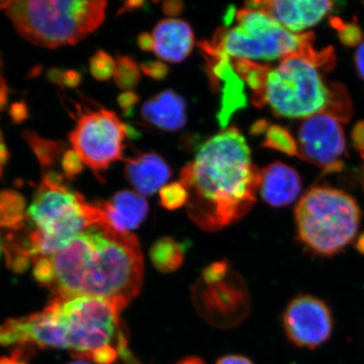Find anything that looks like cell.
<instances>
[{"mask_svg":"<svg viewBox=\"0 0 364 364\" xmlns=\"http://www.w3.org/2000/svg\"><path fill=\"white\" fill-rule=\"evenodd\" d=\"M33 274L54 296H86L121 310L140 291L143 256L133 234L105 221L72 237L50 255L33 261Z\"/></svg>","mask_w":364,"mask_h":364,"instance_id":"obj_1","label":"cell"},{"mask_svg":"<svg viewBox=\"0 0 364 364\" xmlns=\"http://www.w3.org/2000/svg\"><path fill=\"white\" fill-rule=\"evenodd\" d=\"M121 311L92 296H54L42 312L0 324V346L65 349L77 359L112 364L130 351Z\"/></svg>","mask_w":364,"mask_h":364,"instance_id":"obj_2","label":"cell"},{"mask_svg":"<svg viewBox=\"0 0 364 364\" xmlns=\"http://www.w3.org/2000/svg\"><path fill=\"white\" fill-rule=\"evenodd\" d=\"M260 177L240 131L235 127L222 131L205 141L181 170L189 217L207 231L238 221L255 203Z\"/></svg>","mask_w":364,"mask_h":364,"instance_id":"obj_3","label":"cell"},{"mask_svg":"<svg viewBox=\"0 0 364 364\" xmlns=\"http://www.w3.org/2000/svg\"><path fill=\"white\" fill-rule=\"evenodd\" d=\"M36 229L25 238L9 237L4 244L7 265L23 272L33 261L58 250L72 237L105 221L100 205L86 203L64 186L63 177L50 172L28 208Z\"/></svg>","mask_w":364,"mask_h":364,"instance_id":"obj_4","label":"cell"},{"mask_svg":"<svg viewBox=\"0 0 364 364\" xmlns=\"http://www.w3.org/2000/svg\"><path fill=\"white\" fill-rule=\"evenodd\" d=\"M317 53L313 50L291 55L275 67H268L264 85L252 102L267 105L277 116L303 119L321 112L339 117L340 97L326 82Z\"/></svg>","mask_w":364,"mask_h":364,"instance_id":"obj_5","label":"cell"},{"mask_svg":"<svg viewBox=\"0 0 364 364\" xmlns=\"http://www.w3.org/2000/svg\"><path fill=\"white\" fill-rule=\"evenodd\" d=\"M107 6L102 0L11 1L6 14L26 40L54 49L76 44L95 32L105 21Z\"/></svg>","mask_w":364,"mask_h":364,"instance_id":"obj_6","label":"cell"},{"mask_svg":"<svg viewBox=\"0 0 364 364\" xmlns=\"http://www.w3.org/2000/svg\"><path fill=\"white\" fill-rule=\"evenodd\" d=\"M360 218L358 203L343 191L310 189L296 208L299 241L316 255L330 257L354 240Z\"/></svg>","mask_w":364,"mask_h":364,"instance_id":"obj_7","label":"cell"},{"mask_svg":"<svg viewBox=\"0 0 364 364\" xmlns=\"http://www.w3.org/2000/svg\"><path fill=\"white\" fill-rule=\"evenodd\" d=\"M234 18L237 26L219 28L213 39L207 41L210 47L230 58L255 63L282 61L312 50L308 35L289 32L262 9L245 7L237 11Z\"/></svg>","mask_w":364,"mask_h":364,"instance_id":"obj_8","label":"cell"},{"mask_svg":"<svg viewBox=\"0 0 364 364\" xmlns=\"http://www.w3.org/2000/svg\"><path fill=\"white\" fill-rule=\"evenodd\" d=\"M127 135L128 128L117 114L100 107L79 117L70 142L83 164L98 173L123 158Z\"/></svg>","mask_w":364,"mask_h":364,"instance_id":"obj_9","label":"cell"},{"mask_svg":"<svg viewBox=\"0 0 364 364\" xmlns=\"http://www.w3.org/2000/svg\"><path fill=\"white\" fill-rule=\"evenodd\" d=\"M298 153L325 169L340 168L346 141L340 117L321 112L304 119L298 132Z\"/></svg>","mask_w":364,"mask_h":364,"instance_id":"obj_10","label":"cell"},{"mask_svg":"<svg viewBox=\"0 0 364 364\" xmlns=\"http://www.w3.org/2000/svg\"><path fill=\"white\" fill-rule=\"evenodd\" d=\"M334 320L322 299L301 294L291 299L284 314L287 338L299 348L315 349L331 337Z\"/></svg>","mask_w":364,"mask_h":364,"instance_id":"obj_11","label":"cell"},{"mask_svg":"<svg viewBox=\"0 0 364 364\" xmlns=\"http://www.w3.org/2000/svg\"><path fill=\"white\" fill-rule=\"evenodd\" d=\"M207 64V73L214 91L221 93V107L218 119L222 128H226L232 114L247 104L244 81L235 71L230 57L208 46L207 41L198 43Z\"/></svg>","mask_w":364,"mask_h":364,"instance_id":"obj_12","label":"cell"},{"mask_svg":"<svg viewBox=\"0 0 364 364\" xmlns=\"http://www.w3.org/2000/svg\"><path fill=\"white\" fill-rule=\"evenodd\" d=\"M247 7L259 9L296 35L317 26L332 11V2L327 0H273L247 2Z\"/></svg>","mask_w":364,"mask_h":364,"instance_id":"obj_13","label":"cell"},{"mask_svg":"<svg viewBox=\"0 0 364 364\" xmlns=\"http://www.w3.org/2000/svg\"><path fill=\"white\" fill-rule=\"evenodd\" d=\"M153 52L169 63L188 58L195 46L193 28L186 21L169 18L160 21L152 33Z\"/></svg>","mask_w":364,"mask_h":364,"instance_id":"obj_14","label":"cell"},{"mask_svg":"<svg viewBox=\"0 0 364 364\" xmlns=\"http://www.w3.org/2000/svg\"><path fill=\"white\" fill-rule=\"evenodd\" d=\"M259 191L268 205L286 207L296 202L301 195V177L293 167L284 163H272L261 172Z\"/></svg>","mask_w":364,"mask_h":364,"instance_id":"obj_15","label":"cell"},{"mask_svg":"<svg viewBox=\"0 0 364 364\" xmlns=\"http://www.w3.org/2000/svg\"><path fill=\"white\" fill-rule=\"evenodd\" d=\"M124 176L136 193L151 196L169 181L171 169L156 153H143L127 160Z\"/></svg>","mask_w":364,"mask_h":364,"instance_id":"obj_16","label":"cell"},{"mask_svg":"<svg viewBox=\"0 0 364 364\" xmlns=\"http://www.w3.org/2000/svg\"><path fill=\"white\" fill-rule=\"evenodd\" d=\"M186 102L183 97L172 90L158 93L142 107V117L146 123L160 130H181L186 123Z\"/></svg>","mask_w":364,"mask_h":364,"instance_id":"obj_17","label":"cell"},{"mask_svg":"<svg viewBox=\"0 0 364 364\" xmlns=\"http://www.w3.org/2000/svg\"><path fill=\"white\" fill-rule=\"evenodd\" d=\"M100 207L114 229L128 233L142 224L149 210L145 198L131 191H119Z\"/></svg>","mask_w":364,"mask_h":364,"instance_id":"obj_18","label":"cell"},{"mask_svg":"<svg viewBox=\"0 0 364 364\" xmlns=\"http://www.w3.org/2000/svg\"><path fill=\"white\" fill-rule=\"evenodd\" d=\"M25 198L14 191H0V229L16 232L26 220Z\"/></svg>","mask_w":364,"mask_h":364,"instance_id":"obj_19","label":"cell"},{"mask_svg":"<svg viewBox=\"0 0 364 364\" xmlns=\"http://www.w3.org/2000/svg\"><path fill=\"white\" fill-rule=\"evenodd\" d=\"M150 256L158 269L163 272H173L183 260V249L173 239L163 238L153 245Z\"/></svg>","mask_w":364,"mask_h":364,"instance_id":"obj_20","label":"cell"},{"mask_svg":"<svg viewBox=\"0 0 364 364\" xmlns=\"http://www.w3.org/2000/svg\"><path fill=\"white\" fill-rule=\"evenodd\" d=\"M116 71H114V82L122 90H134L140 81L141 74L139 66L130 57H119L116 60Z\"/></svg>","mask_w":364,"mask_h":364,"instance_id":"obj_21","label":"cell"},{"mask_svg":"<svg viewBox=\"0 0 364 364\" xmlns=\"http://www.w3.org/2000/svg\"><path fill=\"white\" fill-rule=\"evenodd\" d=\"M26 140L43 166H51L54 164L63 149L61 143L45 140L33 133H26Z\"/></svg>","mask_w":364,"mask_h":364,"instance_id":"obj_22","label":"cell"},{"mask_svg":"<svg viewBox=\"0 0 364 364\" xmlns=\"http://www.w3.org/2000/svg\"><path fill=\"white\" fill-rule=\"evenodd\" d=\"M264 146L280 151L287 155L298 154V145L291 134L279 126H270L267 129Z\"/></svg>","mask_w":364,"mask_h":364,"instance_id":"obj_23","label":"cell"},{"mask_svg":"<svg viewBox=\"0 0 364 364\" xmlns=\"http://www.w3.org/2000/svg\"><path fill=\"white\" fill-rule=\"evenodd\" d=\"M116 66V60L104 51L95 53L90 59L91 75L98 81H107L114 77Z\"/></svg>","mask_w":364,"mask_h":364,"instance_id":"obj_24","label":"cell"},{"mask_svg":"<svg viewBox=\"0 0 364 364\" xmlns=\"http://www.w3.org/2000/svg\"><path fill=\"white\" fill-rule=\"evenodd\" d=\"M188 191L181 182L167 184L160 189L161 205L169 210H177L188 203Z\"/></svg>","mask_w":364,"mask_h":364,"instance_id":"obj_25","label":"cell"},{"mask_svg":"<svg viewBox=\"0 0 364 364\" xmlns=\"http://www.w3.org/2000/svg\"><path fill=\"white\" fill-rule=\"evenodd\" d=\"M62 167L67 178H72L80 173L83 169V162L74 150H68L62 158Z\"/></svg>","mask_w":364,"mask_h":364,"instance_id":"obj_26","label":"cell"},{"mask_svg":"<svg viewBox=\"0 0 364 364\" xmlns=\"http://www.w3.org/2000/svg\"><path fill=\"white\" fill-rule=\"evenodd\" d=\"M144 74L156 80H162L168 74L169 68L162 62H146L140 66Z\"/></svg>","mask_w":364,"mask_h":364,"instance_id":"obj_27","label":"cell"},{"mask_svg":"<svg viewBox=\"0 0 364 364\" xmlns=\"http://www.w3.org/2000/svg\"><path fill=\"white\" fill-rule=\"evenodd\" d=\"M9 116L16 124H21V122L26 121L28 117V112L25 102H18L11 105V109H9Z\"/></svg>","mask_w":364,"mask_h":364,"instance_id":"obj_28","label":"cell"},{"mask_svg":"<svg viewBox=\"0 0 364 364\" xmlns=\"http://www.w3.org/2000/svg\"><path fill=\"white\" fill-rule=\"evenodd\" d=\"M138 97L135 93L132 92V91H124L123 95L119 97V105L126 114H129L134 109V107L138 104Z\"/></svg>","mask_w":364,"mask_h":364,"instance_id":"obj_29","label":"cell"},{"mask_svg":"<svg viewBox=\"0 0 364 364\" xmlns=\"http://www.w3.org/2000/svg\"><path fill=\"white\" fill-rule=\"evenodd\" d=\"M81 81V75L75 70H67L62 72L61 85L65 87L74 88L79 85Z\"/></svg>","mask_w":364,"mask_h":364,"instance_id":"obj_30","label":"cell"},{"mask_svg":"<svg viewBox=\"0 0 364 364\" xmlns=\"http://www.w3.org/2000/svg\"><path fill=\"white\" fill-rule=\"evenodd\" d=\"M342 40L348 45L356 44L360 39V32L356 26H345L341 31Z\"/></svg>","mask_w":364,"mask_h":364,"instance_id":"obj_31","label":"cell"},{"mask_svg":"<svg viewBox=\"0 0 364 364\" xmlns=\"http://www.w3.org/2000/svg\"><path fill=\"white\" fill-rule=\"evenodd\" d=\"M123 360L126 364H140L138 363V361L136 360L135 358L132 355L131 352H127L126 354L123 356ZM176 364H205L203 363V360H200V358H188L182 359V360L179 361L178 363Z\"/></svg>","mask_w":364,"mask_h":364,"instance_id":"obj_32","label":"cell"},{"mask_svg":"<svg viewBox=\"0 0 364 364\" xmlns=\"http://www.w3.org/2000/svg\"><path fill=\"white\" fill-rule=\"evenodd\" d=\"M356 68L364 80V41L359 44L355 54Z\"/></svg>","mask_w":364,"mask_h":364,"instance_id":"obj_33","label":"cell"},{"mask_svg":"<svg viewBox=\"0 0 364 364\" xmlns=\"http://www.w3.org/2000/svg\"><path fill=\"white\" fill-rule=\"evenodd\" d=\"M217 364H253L248 358L240 355L224 356L218 361Z\"/></svg>","mask_w":364,"mask_h":364,"instance_id":"obj_34","label":"cell"},{"mask_svg":"<svg viewBox=\"0 0 364 364\" xmlns=\"http://www.w3.org/2000/svg\"><path fill=\"white\" fill-rule=\"evenodd\" d=\"M182 9H183V4L179 1L165 2L163 4V11L165 14H170V16H176V14L181 13Z\"/></svg>","mask_w":364,"mask_h":364,"instance_id":"obj_35","label":"cell"},{"mask_svg":"<svg viewBox=\"0 0 364 364\" xmlns=\"http://www.w3.org/2000/svg\"><path fill=\"white\" fill-rule=\"evenodd\" d=\"M139 47L143 51L149 52L153 51V39L152 36L149 33H142L138 39Z\"/></svg>","mask_w":364,"mask_h":364,"instance_id":"obj_36","label":"cell"},{"mask_svg":"<svg viewBox=\"0 0 364 364\" xmlns=\"http://www.w3.org/2000/svg\"><path fill=\"white\" fill-rule=\"evenodd\" d=\"M0 364H26L25 358H21L16 352H13L11 358H0Z\"/></svg>","mask_w":364,"mask_h":364,"instance_id":"obj_37","label":"cell"},{"mask_svg":"<svg viewBox=\"0 0 364 364\" xmlns=\"http://www.w3.org/2000/svg\"><path fill=\"white\" fill-rule=\"evenodd\" d=\"M7 104V88L6 83L0 80V111L6 109Z\"/></svg>","mask_w":364,"mask_h":364,"instance_id":"obj_38","label":"cell"},{"mask_svg":"<svg viewBox=\"0 0 364 364\" xmlns=\"http://www.w3.org/2000/svg\"><path fill=\"white\" fill-rule=\"evenodd\" d=\"M354 140L359 147L364 149V124L358 126L355 129V134H354Z\"/></svg>","mask_w":364,"mask_h":364,"instance_id":"obj_39","label":"cell"},{"mask_svg":"<svg viewBox=\"0 0 364 364\" xmlns=\"http://www.w3.org/2000/svg\"><path fill=\"white\" fill-rule=\"evenodd\" d=\"M7 161H9V150L4 142H0V171Z\"/></svg>","mask_w":364,"mask_h":364,"instance_id":"obj_40","label":"cell"},{"mask_svg":"<svg viewBox=\"0 0 364 364\" xmlns=\"http://www.w3.org/2000/svg\"><path fill=\"white\" fill-rule=\"evenodd\" d=\"M355 247L358 249V252H360L364 255V233L359 236L358 241H356Z\"/></svg>","mask_w":364,"mask_h":364,"instance_id":"obj_41","label":"cell"},{"mask_svg":"<svg viewBox=\"0 0 364 364\" xmlns=\"http://www.w3.org/2000/svg\"><path fill=\"white\" fill-rule=\"evenodd\" d=\"M11 1H0V9H7L11 6Z\"/></svg>","mask_w":364,"mask_h":364,"instance_id":"obj_42","label":"cell"},{"mask_svg":"<svg viewBox=\"0 0 364 364\" xmlns=\"http://www.w3.org/2000/svg\"><path fill=\"white\" fill-rule=\"evenodd\" d=\"M68 364H91L88 363L87 360H82V359H77V360L73 361V363H70Z\"/></svg>","mask_w":364,"mask_h":364,"instance_id":"obj_43","label":"cell"},{"mask_svg":"<svg viewBox=\"0 0 364 364\" xmlns=\"http://www.w3.org/2000/svg\"><path fill=\"white\" fill-rule=\"evenodd\" d=\"M1 251H2V243H1V241H0V254H1Z\"/></svg>","mask_w":364,"mask_h":364,"instance_id":"obj_44","label":"cell"},{"mask_svg":"<svg viewBox=\"0 0 364 364\" xmlns=\"http://www.w3.org/2000/svg\"><path fill=\"white\" fill-rule=\"evenodd\" d=\"M0 136H1V133H0Z\"/></svg>","mask_w":364,"mask_h":364,"instance_id":"obj_45","label":"cell"}]
</instances>
